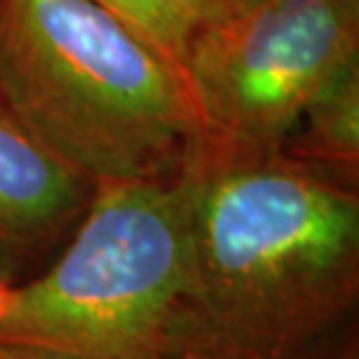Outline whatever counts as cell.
Returning a JSON list of instances; mask_svg holds the SVG:
<instances>
[{
  "mask_svg": "<svg viewBox=\"0 0 359 359\" xmlns=\"http://www.w3.org/2000/svg\"><path fill=\"white\" fill-rule=\"evenodd\" d=\"M93 184L47 152L0 100V262L38 259L87 210Z\"/></svg>",
  "mask_w": 359,
  "mask_h": 359,
  "instance_id": "obj_5",
  "label": "cell"
},
{
  "mask_svg": "<svg viewBox=\"0 0 359 359\" xmlns=\"http://www.w3.org/2000/svg\"><path fill=\"white\" fill-rule=\"evenodd\" d=\"M68 248L14 287L0 346L56 359H161L189 264L177 175L93 184Z\"/></svg>",
  "mask_w": 359,
  "mask_h": 359,
  "instance_id": "obj_3",
  "label": "cell"
},
{
  "mask_svg": "<svg viewBox=\"0 0 359 359\" xmlns=\"http://www.w3.org/2000/svg\"><path fill=\"white\" fill-rule=\"evenodd\" d=\"M0 100L91 184L170 180L201 138L182 68L93 0H0Z\"/></svg>",
  "mask_w": 359,
  "mask_h": 359,
  "instance_id": "obj_2",
  "label": "cell"
},
{
  "mask_svg": "<svg viewBox=\"0 0 359 359\" xmlns=\"http://www.w3.org/2000/svg\"><path fill=\"white\" fill-rule=\"evenodd\" d=\"M0 359H56V357H47V355H40V353H28V350L10 348V346H0Z\"/></svg>",
  "mask_w": 359,
  "mask_h": 359,
  "instance_id": "obj_9",
  "label": "cell"
},
{
  "mask_svg": "<svg viewBox=\"0 0 359 359\" xmlns=\"http://www.w3.org/2000/svg\"><path fill=\"white\" fill-rule=\"evenodd\" d=\"M12 294H14V287L7 283L5 278H0V318L7 313V308L12 304Z\"/></svg>",
  "mask_w": 359,
  "mask_h": 359,
  "instance_id": "obj_10",
  "label": "cell"
},
{
  "mask_svg": "<svg viewBox=\"0 0 359 359\" xmlns=\"http://www.w3.org/2000/svg\"><path fill=\"white\" fill-rule=\"evenodd\" d=\"M283 149L294 159L357 184L359 173V61L341 70L311 100Z\"/></svg>",
  "mask_w": 359,
  "mask_h": 359,
  "instance_id": "obj_6",
  "label": "cell"
},
{
  "mask_svg": "<svg viewBox=\"0 0 359 359\" xmlns=\"http://www.w3.org/2000/svg\"><path fill=\"white\" fill-rule=\"evenodd\" d=\"M133 33H138L147 45L184 66V56L191 38L212 14L208 0H93ZM184 73V70H182Z\"/></svg>",
  "mask_w": 359,
  "mask_h": 359,
  "instance_id": "obj_7",
  "label": "cell"
},
{
  "mask_svg": "<svg viewBox=\"0 0 359 359\" xmlns=\"http://www.w3.org/2000/svg\"><path fill=\"white\" fill-rule=\"evenodd\" d=\"M177 180L189 264L161 359H359L357 184L203 135Z\"/></svg>",
  "mask_w": 359,
  "mask_h": 359,
  "instance_id": "obj_1",
  "label": "cell"
},
{
  "mask_svg": "<svg viewBox=\"0 0 359 359\" xmlns=\"http://www.w3.org/2000/svg\"><path fill=\"white\" fill-rule=\"evenodd\" d=\"M212 7V12H231V10H243V7H250L259 0H208Z\"/></svg>",
  "mask_w": 359,
  "mask_h": 359,
  "instance_id": "obj_8",
  "label": "cell"
},
{
  "mask_svg": "<svg viewBox=\"0 0 359 359\" xmlns=\"http://www.w3.org/2000/svg\"><path fill=\"white\" fill-rule=\"evenodd\" d=\"M355 61L359 0H259L212 12L182 70L205 140L278 149L311 100Z\"/></svg>",
  "mask_w": 359,
  "mask_h": 359,
  "instance_id": "obj_4",
  "label": "cell"
}]
</instances>
